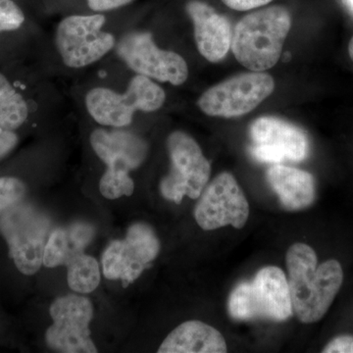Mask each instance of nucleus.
Wrapping results in <instances>:
<instances>
[{
  "instance_id": "nucleus-23",
  "label": "nucleus",
  "mask_w": 353,
  "mask_h": 353,
  "mask_svg": "<svg viewBox=\"0 0 353 353\" xmlns=\"http://www.w3.org/2000/svg\"><path fill=\"white\" fill-rule=\"evenodd\" d=\"M25 21L24 13L12 0H0V32L15 31Z\"/></svg>"
},
{
  "instance_id": "nucleus-28",
  "label": "nucleus",
  "mask_w": 353,
  "mask_h": 353,
  "mask_svg": "<svg viewBox=\"0 0 353 353\" xmlns=\"http://www.w3.org/2000/svg\"><path fill=\"white\" fill-rule=\"evenodd\" d=\"M348 54H350V59L353 61V37L350 39V44H348Z\"/></svg>"
},
{
  "instance_id": "nucleus-26",
  "label": "nucleus",
  "mask_w": 353,
  "mask_h": 353,
  "mask_svg": "<svg viewBox=\"0 0 353 353\" xmlns=\"http://www.w3.org/2000/svg\"><path fill=\"white\" fill-rule=\"evenodd\" d=\"M88 6L94 11H108L127 6L134 0H87Z\"/></svg>"
},
{
  "instance_id": "nucleus-22",
  "label": "nucleus",
  "mask_w": 353,
  "mask_h": 353,
  "mask_svg": "<svg viewBox=\"0 0 353 353\" xmlns=\"http://www.w3.org/2000/svg\"><path fill=\"white\" fill-rule=\"evenodd\" d=\"M24 183L13 176H0V212L14 205L24 196Z\"/></svg>"
},
{
  "instance_id": "nucleus-18",
  "label": "nucleus",
  "mask_w": 353,
  "mask_h": 353,
  "mask_svg": "<svg viewBox=\"0 0 353 353\" xmlns=\"http://www.w3.org/2000/svg\"><path fill=\"white\" fill-rule=\"evenodd\" d=\"M94 234V228L85 223L55 230L46 241L43 264L48 268L67 265L70 260L83 253Z\"/></svg>"
},
{
  "instance_id": "nucleus-17",
  "label": "nucleus",
  "mask_w": 353,
  "mask_h": 353,
  "mask_svg": "<svg viewBox=\"0 0 353 353\" xmlns=\"http://www.w3.org/2000/svg\"><path fill=\"white\" fill-rule=\"evenodd\" d=\"M226 341L218 330L206 323L187 321L167 336L158 353H225Z\"/></svg>"
},
{
  "instance_id": "nucleus-14",
  "label": "nucleus",
  "mask_w": 353,
  "mask_h": 353,
  "mask_svg": "<svg viewBox=\"0 0 353 353\" xmlns=\"http://www.w3.org/2000/svg\"><path fill=\"white\" fill-rule=\"evenodd\" d=\"M187 11L194 23V39L199 53L211 63H217L231 50V23L205 2L192 0Z\"/></svg>"
},
{
  "instance_id": "nucleus-11",
  "label": "nucleus",
  "mask_w": 353,
  "mask_h": 353,
  "mask_svg": "<svg viewBox=\"0 0 353 353\" xmlns=\"http://www.w3.org/2000/svg\"><path fill=\"white\" fill-rule=\"evenodd\" d=\"M52 326L46 331L48 347L59 352H97L90 339V323L94 308L85 296H67L57 299L50 306Z\"/></svg>"
},
{
  "instance_id": "nucleus-21",
  "label": "nucleus",
  "mask_w": 353,
  "mask_h": 353,
  "mask_svg": "<svg viewBox=\"0 0 353 353\" xmlns=\"http://www.w3.org/2000/svg\"><path fill=\"white\" fill-rule=\"evenodd\" d=\"M99 189L106 199H116L123 196H131L134 192V182L129 174L106 170L102 176Z\"/></svg>"
},
{
  "instance_id": "nucleus-2",
  "label": "nucleus",
  "mask_w": 353,
  "mask_h": 353,
  "mask_svg": "<svg viewBox=\"0 0 353 353\" xmlns=\"http://www.w3.org/2000/svg\"><path fill=\"white\" fill-rule=\"evenodd\" d=\"M292 28V15L283 6L260 9L241 18L233 32L231 50L236 61L252 72L277 65Z\"/></svg>"
},
{
  "instance_id": "nucleus-7",
  "label": "nucleus",
  "mask_w": 353,
  "mask_h": 353,
  "mask_svg": "<svg viewBox=\"0 0 353 353\" xmlns=\"http://www.w3.org/2000/svg\"><path fill=\"white\" fill-rule=\"evenodd\" d=\"M275 90L273 77L263 72L239 74L209 88L197 101L210 117H240L254 110Z\"/></svg>"
},
{
  "instance_id": "nucleus-19",
  "label": "nucleus",
  "mask_w": 353,
  "mask_h": 353,
  "mask_svg": "<svg viewBox=\"0 0 353 353\" xmlns=\"http://www.w3.org/2000/svg\"><path fill=\"white\" fill-rule=\"evenodd\" d=\"M28 115L27 102L0 73V129L14 131L24 124Z\"/></svg>"
},
{
  "instance_id": "nucleus-6",
  "label": "nucleus",
  "mask_w": 353,
  "mask_h": 353,
  "mask_svg": "<svg viewBox=\"0 0 353 353\" xmlns=\"http://www.w3.org/2000/svg\"><path fill=\"white\" fill-rule=\"evenodd\" d=\"M171 168L160 185L162 196L180 204L183 196L197 199L208 185L211 165L190 134L172 132L167 139Z\"/></svg>"
},
{
  "instance_id": "nucleus-9",
  "label": "nucleus",
  "mask_w": 353,
  "mask_h": 353,
  "mask_svg": "<svg viewBox=\"0 0 353 353\" xmlns=\"http://www.w3.org/2000/svg\"><path fill=\"white\" fill-rule=\"evenodd\" d=\"M194 218L205 231L233 226L243 229L250 217V204L231 173L223 172L202 192Z\"/></svg>"
},
{
  "instance_id": "nucleus-12",
  "label": "nucleus",
  "mask_w": 353,
  "mask_h": 353,
  "mask_svg": "<svg viewBox=\"0 0 353 353\" xmlns=\"http://www.w3.org/2000/svg\"><path fill=\"white\" fill-rule=\"evenodd\" d=\"M119 57L139 75L159 82L183 85L189 77L187 62L174 51L163 50L153 41L150 32H132L117 46Z\"/></svg>"
},
{
  "instance_id": "nucleus-24",
  "label": "nucleus",
  "mask_w": 353,
  "mask_h": 353,
  "mask_svg": "<svg viewBox=\"0 0 353 353\" xmlns=\"http://www.w3.org/2000/svg\"><path fill=\"white\" fill-rule=\"evenodd\" d=\"M323 353H353V336L340 334L329 341L322 350Z\"/></svg>"
},
{
  "instance_id": "nucleus-27",
  "label": "nucleus",
  "mask_w": 353,
  "mask_h": 353,
  "mask_svg": "<svg viewBox=\"0 0 353 353\" xmlns=\"http://www.w3.org/2000/svg\"><path fill=\"white\" fill-rule=\"evenodd\" d=\"M17 143V137L12 131L0 129V158L7 154Z\"/></svg>"
},
{
  "instance_id": "nucleus-5",
  "label": "nucleus",
  "mask_w": 353,
  "mask_h": 353,
  "mask_svg": "<svg viewBox=\"0 0 353 353\" xmlns=\"http://www.w3.org/2000/svg\"><path fill=\"white\" fill-rule=\"evenodd\" d=\"M165 101L163 88L148 77L139 74L132 79L125 94H117L104 88L90 90L85 97V106L99 124L125 127L132 122L136 111H157L163 106Z\"/></svg>"
},
{
  "instance_id": "nucleus-20",
  "label": "nucleus",
  "mask_w": 353,
  "mask_h": 353,
  "mask_svg": "<svg viewBox=\"0 0 353 353\" xmlns=\"http://www.w3.org/2000/svg\"><path fill=\"white\" fill-rule=\"evenodd\" d=\"M67 267L68 285L74 292L90 294L99 287L101 271L99 263L94 257L81 253L70 260Z\"/></svg>"
},
{
  "instance_id": "nucleus-13",
  "label": "nucleus",
  "mask_w": 353,
  "mask_h": 353,
  "mask_svg": "<svg viewBox=\"0 0 353 353\" xmlns=\"http://www.w3.org/2000/svg\"><path fill=\"white\" fill-rule=\"evenodd\" d=\"M250 134L252 141L250 152L260 162L281 164L303 161L307 157V136L288 121L263 116L250 125Z\"/></svg>"
},
{
  "instance_id": "nucleus-16",
  "label": "nucleus",
  "mask_w": 353,
  "mask_h": 353,
  "mask_svg": "<svg viewBox=\"0 0 353 353\" xmlns=\"http://www.w3.org/2000/svg\"><path fill=\"white\" fill-rule=\"evenodd\" d=\"M266 176L283 208L287 210H301L314 202L315 181L308 172L275 164L268 169Z\"/></svg>"
},
{
  "instance_id": "nucleus-3",
  "label": "nucleus",
  "mask_w": 353,
  "mask_h": 353,
  "mask_svg": "<svg viewBox=\"0 0 353 353\" xmlns=\"http://www.w3.org/2000/svg\"><path fill=\"white\" fill-rule=\"evenodd\" d=\"M228 310L236 320H287L294 310L284 271L276 266L260 269L252 282H243L234 288L228 301Z\"/></svg>"
},
{
  "instance_id": "nucleus-10",
  "label": "nucleus",
  "mask_w": 353,
  "mask_h": 353,
  "mask_svg": "<svg viewBox=\"0 0 353 353\" xmlns=\"http://www.w3.org/2000/svg\"><path fill=\"white\" fill-rule=\"evenodd\" d=\"M159 250V240L152 228L141 223L132 225L126 239L111 243L102 255L104 276L121 280L127 287L157 259Z\"/></svg>"
},
{
  "instance_id": "nucleus-25",
  "label": "nucleus",
  "mask_w": 353,
  "mask_h": 353,
  "mask_svg": "<svg viewBox=\"0 0 353 353\" xmlns=\"http://www.w3.org/2000/svg\"><path fill=\"white\" fill-rule=\"evenodd\" d=\"M272 0H222L225 6L236 11H248L270 3Z\"/></svg>"
},
{
  "instance_id": "nucleus-15",
  "label": "nucleus",
  "mask_w": 353,
  "mask_h": 353,
  "mask_svg": "<svg viewBox=\"0 0 353 353\" xmlns=\"http://www.w3.org/2000/svg\"><path fill=\"white\" fill-rule=\"evenodd\" d=\"M90 143L95 153L108 165V170L127 173L145 161L148 146L131 132L97 129L92 132Z\"/></svg>"
},
{
  "instance_id": "nucleus-29",
  "label": "nucleus",
  "mask_w": 353,
  "mask_h": 353,
  "mask_svg": "<svg viewBox=\"0 0 353 353\" xmlns=\"http://www.w3.org/2000/svg\"><path fill=\"white\" fill-rule=\"evenodd\" d=\"M345 3H347L348 8H350L353 13V0H345Z\"/></svg>"
},
{
  "instance_id": "nucleus-1",
  "label": "nucleus",
  "mask_w": 353,
  "mask_h": 353,
  "mask_svg": "<svg viewBox=\"0 0 353 353\" xmlns=\"http://www.w3.org/2000/svg\"><path fill=\"white\" fill-rule=\"evenodd\" d=\"M287 268L292 310L303 324L320 321L333 304L343 283V267L329 259L317 266L311 246L297 243L288 250Z\"/></svg>"
},
{
  "instance_id": "nucleus-8",
  "label": "nucleus",
  "mask_w": 353,
  "mask_h": 353,
  "mask_svg": "<svg viewBox=\"0 0 353 353\" xmlns=\"http://www.w3.org/2000/svg\"><path fill=\"white\" fill-rule=\"evenodd\" d=\"M105 23L103 15L70 16L57 28V50L65 65L83 68L101 59L115 46V39L101 31Z\"/></svg>"
},
{
  "instance_id": "nucleus-4",
  "label": "nucleus",
  "mask_w": 353,
  "mask_h": 353,
  "mask_svg": "<svg viewBox=\"0 0 353 353\" xmlns=\"http://www.w3.org/2000/svg\"><path fill=\"white\" fill-rule=\"evenodd\" d=\"M50 222L37 209L17 202L0 217V233L9 246V253L18 270L32 276L43 264V253Z\"/></svg>"
}]
</instances>
